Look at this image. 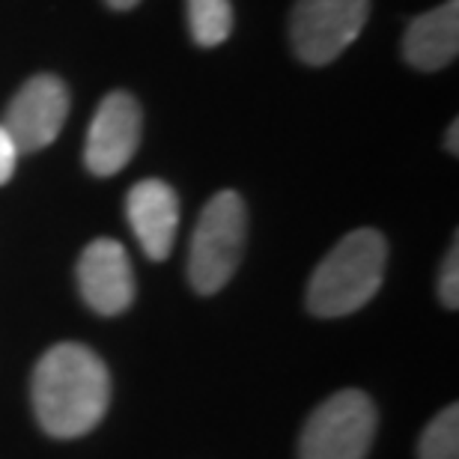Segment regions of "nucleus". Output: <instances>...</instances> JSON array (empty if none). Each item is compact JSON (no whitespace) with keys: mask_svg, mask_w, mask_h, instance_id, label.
Listing matches in <instances>:
<instances>
[{"mask_svg":"<svg viewBox=\"0 0 459 459\" xmlns=\"http://www.w3.org/2000/svg\"><path fill=\"white\" fill-rule=\"evenodd\" d=\"M30 397L45 433L78 438L105 418L111 403V373L90 346L57 343L36 364Z\"/></svg>","mask_w":459,"mask_h":459,"instance_id":"f257e3e1","label":"nucleus"},{"mask_svg":"<svg viewBox=\"0 0 459 459\" xmlns=\"http://www.w3.org/2000/svg\"><path fill=\"white\" fill-rule=\"evenodd\" d=\"M388 245L376 230H355L343 236L307 283V307L314 316L337 319L364 307L382 287Z\"/></svg>","mask_w":459,"mask_h":459,"instance_id":"f03ea898","label":"nucleus"},{"mask_svg":"<svg viewBox=\"0 0 459 459\" xmlns=\"http://www.w3.org/2000/svg\"><path fill=\"white\" fill-rule=\"evenodd\" d=\"M247 236V209L236 191H218L200 212L191 236L188 281L200 296H215L242 263Z\"/></svg>","mask_w":459,"mask_h":459,"instance_id":"7ed1b4c3","label":"nucleus"},{"mask_svg":"<svg viewBox=\"0 0 459 459\" xmlns=\"http://www.w3.org/2000/svg\"><path fill=\"white\" fill-rule=\"evenodd\" d=\"M373 400L364 391H337L305 424L299 459H364L376 438Z\"/></svg>","mask_w":459,"mask_h":459,"instance_id":"20e7f679","label":"nucleus"},{"mask_svg":"<svg viewBox=\"0 0 459 459\" xmlns=\"http://www.w3.org/2000/svg\"><path fill=\"white\" fill-rule=\"evenodd\" d=\"M370 18V0H296L290 39L299 60L325 66L358 39Z\"/></svg>","mask_w":459,"mask_h":459,"instance_id":"39448f33","label":"nucleus"},{"mask_svg":"<svg viewBox=\"0 0 459 459\" xmlns=\"http://www.w3.org/2000/svg\"><path fill=\"white\" fill-rule=\"evenodd\" d=\"M69 117V90L57 75H33L18 90L4 114V126L18 155L36 152L54 143Z\"/></svg>","mask_w":459,"mask_h":459,"instance_id":"423d86ee","label":"nucleus"},{"mask_svg":"<svg viewBox=\"0 0 459 459\" xmlns=\"http://www.w3.org/2000/svg\"><path fill=\"white\" fill-rule=\"evenodd\" d=\"M141 146V105L128 93H108L90 123L84 161L96 177H114Z\"/></svg>","mask_w":459,"mask_h":459,"instance_id":"0eeeda50","label":"nucleus"},{"mask_svg":"<svg viewBox=\"0 0 459 459\" xmlns=\"http://www.w3.org/2000/svg\"><path fill=\"white\" fill-rule=\"evenodd\" d=\"M78 290L96 314L117 316L134 301V272L126 247L114 238H96L78 260Z\"/></svg>","mask_w":459,"mask_h":459,"instance_id":"6e6552de","label":"nucleus"},{"mask_svg":"<svg viewBox=\"0 0 459 459\" xmlns=\"http://www.w3.org/2000/svg\"><path fill=\"white\" fill-rule=\"evenodd\" d=\"M126 215L150 260H168L179 230V197L168 182L143 179L128 191Z\"/></svg>","mask_w":459,"mask_h":459,"instance_id":"1a4fd4ad","label":"nucleus"},{"mask_svg":"<svg viewBox=\"0 0 459 459\" xmlns=\"http://www.w3.org/2000/svg\"><path fill=\"white\" fill-rule=\"evenodd\" d=\"M459 54V0L436 6L418 15L403 36V57L420 72H438L451 66Z\"/></svg>","mask_w":459,"mask_h":459,"instance_id":"9d476101","label":"nucleus"},{"mask_svg":"<svg viewBox=\"0 0 459 459\" xmlns=\"http://www.w3.org/2000/svg\"><path fill=\"white\" fill-rule=\"evenodd\" d=\"M188 30L200 48H215L233 33L230 0H188Z\"/></svg>","mask_w":459,"mask_h":459,"instance_id":"9b49d317","label":"nucleus"},{"mask_svg":"<svg viewBox=\"0 0 459 459\" xmlns=\"http://www.w3.org/2000/svg\"><path fill=\"white\" fill-rule=\"evenodd\" d=\"M420 459H459V406L451 403L429 420L418 445Z\"/></svg>","mask_w":459,"mask_h":459,"instance_id":"f8f14e48","label":"nucleus"},{"mask_svg":"<svg viewBox=\"0 0 459 459\" xmlns=\"http://www.w3.org/2000/svg\"><path fill=\"white\" fill-rule=\"evenodd\" d=\"M438 296H442V305L456 310L459 307V245L454 242L451 251L445 256L442 274H438Z\"/></svg>","mask_w":459,"mask_h":459,"instance_id":"ddd939ff","label":"nucleus"},{"mask_svg":"<svg viewBox=\"0 0 459 459\" xmlns=\"http://www.w3.org/2000/svg\"><path fill=\"white\" fill-rule=\"evenodd\" d=\"M15 161H18V150L13 143V137L4 126H0V186H6L15 173Z\"/></svg>","mask_w":459,"mask_h":459,"instance_id":"4468645a","label":"nucleus"},{"mask_svg":"<svg viewBox=\"0 0 459 459\" xmlns=\"http://www.w3.org/2000/svg\"><path fill=\"white\" fill-rule=\"evenodd\" d=\"M456 132H459V123H451V134H447V150H451L454 155L459 152V146H456Z\"/></svg>","mask_w":459,"mask_h":459,"instance_id":"2eb2a0df","label":"nucleus"},{"mask_svg":"<svg viewBox=\"0 0 459 459\" xmlns=\"http://www.w3.org/2000/svg\"><path fill=\"white\" fill-rule=\"evenodd\" d=\"M108 6H114V9H132V6H137L141 0H105Z\"/></svg>","mask_w":459,"mask_h":459,"instance_id":"dca6fc26","label":"nucleus"}]
</instances>
